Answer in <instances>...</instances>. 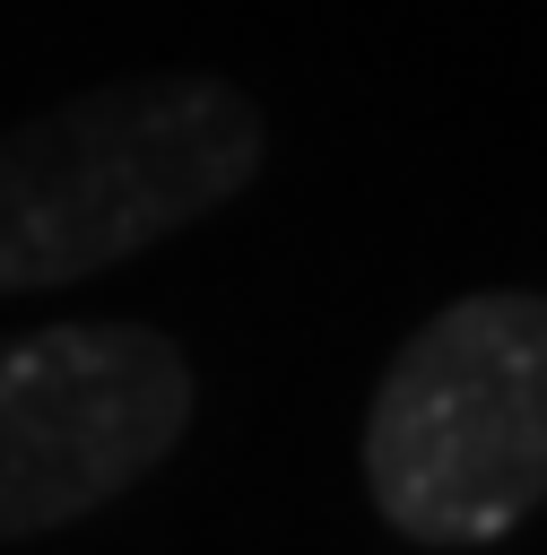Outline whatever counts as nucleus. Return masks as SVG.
Segmentation results:
<instances>
[{
  "mask_svg": "<svg viewBox=\"0 0 547 555\" xmlns=\"http://www.w3.org/2000/svg\"><path fill=\"white\" fill-rule=\"evenodd\" d=\"M260 173V104L200 69L87 87L0 130V295L78 286Z\"/></svg>",
  "mask_w": 547,
  "mask_h": 555,
  "instance_id": "1",
  "label": "nucleus"
},
{
  "mask_svg": "<svg viewBox=\"0 0 547 555\" xmlns=\"http://www.w3.org/2000/svg\"><path fill=\"white\" fill-rule=\"evenodd\" d=\"M365 486L417 546H486L547 503V295H460L399 338L365 408Z\"/></svg>",
  "mask_w": 547,
  "mask_h": 555,
  "instance_id": "2",
  "label": "nucleus"
},
{
  "mask_svg": "<svg viewBox=\"0 0 547 555\" xmlns=\"http://www.w3.org/2000/svg\"><path fill=\"white\" fill-rule=\"evenodd\" d=\"M191 425V364L148 321L0 338V546L130 494Z\"/></svg>",
  "mask_w": 547,
  "mask_h": 555,
  "instance_id": "3",
  "label": "nucleus"
}]
</instances>
